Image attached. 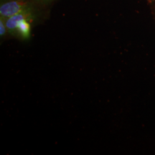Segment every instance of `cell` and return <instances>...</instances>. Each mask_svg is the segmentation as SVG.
Listing matches in <instances>:
<instances>
[{
	"label": "cell",
	"instance_id": "5b68a950",
	"mask_svg": "<svg viewBox=\"0 0 155 155\" xmlns=\"http://www.w3.org/2000/svg\"><path fill=\"white\" fill-rule=\"evenodd\" d=\"M150 3H154L155 2V0H147Z\"/></svg>",
	"mask_w": 155,
	"mask_h": 155
},
{
	"label": "cell",
	"instance_id": "7a4b0ae2",
	"mask_svg": "<svg viewBox=\"0 0 155 155\" xmlns=\"http://www.w3.org/2000/svg\"><path fill=\"white\" fill-rule=\"evenodd\" d=\"M34 9L26 0H1L0 17L7 19L22 12Z\"/></svg>",
	"mask_w": 155,
	"mask_h": 155
},
{
	"label": "cell",
	"instance_id": "6da1fadb",
	"mask_svg": "<svg viewBox=\"0 0 155 155\" xmlns=\"http://www.w3.org/2000/svg\"><path fill=\"white\" fill-rule=\"evenodd\" d=\"M35 18L34 9L22 12L5 19L8 34L21 40H28L32 32L31 22Z\"/></svg>",
	"mask_w": 155,
	"mask_h": 155
},
{
	"label": "cell",
	"instance_id": "3957f363",
	"mask_svg": "<svg viewBox=\"0 0 155 155\" xmlns=\"http://www.w3.org/2000/svg\"><path fill=\"white\" fill-rule=\"evenodd\" d=\"M7 33H8V32H7V27H6L5 19H3L2 17H0V35H1V38H4Z\"/></svg>",
	"mask_w": 155,
	"mask_h": 155
},
{
	"label": "cell",
	"instance_id": "277c9868",
	"mask_svg": "<svg viewBox=\"0 0 155 155\" xmlns=\"http://www.w3.org/2000/svg\"><path fill=\"white\" fill-rule=\"evenodd\" d=\"M34 1L38 2H41V3H48L52 2L53 0H34Z\"/></svg>",
	"mask_w": 155,
	"mask_h": 155
}]
</instances>
